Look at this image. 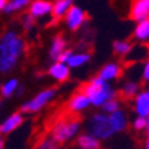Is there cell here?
Listing matches in <instances>:
<instances>
[{
  "instance_id": "1",
  "label": "cell",
  "mask_w": 149,
  "mask_h": 149,
  "mask_svg": "<svg viewBox=\"0 0 149 149\" xmlns=\"http://www.w3.org/2000/svg\"><path fill=\"white\" fill-rule=\"evenodd\" d=\"M26 52V41L17 30L0 34V74H10L18 67Z\"/></svg>"
},
{
  "instance_id": "2",
  "label": "cell",
  "mask_w": 149,
  "mask_h": 149,
  "mask_svg": "<svg viewBox=\"0 0 149 149\" xmlns=\"http://www.w3.org/2000/svg\"><path fill=\"white\" fill-rule=\"evenodd\" d=\"M86 95V97L89 99V103L93 107L100 108L103 103H105L107 100L116 97V91L109 82H105L103 79H100L97 75L93 77L92 79L86 82L81 89Z\"/></svg>"
},
{
  "instance_id": "3",
  "label": "cell",
  "mask_w": 149,
  "mask_h": 149,
  "mask_svg": "<svg viewBox=\"0 0 149 149\" xmlns=\"http://www.w3.org/2000/svg\"><path fill=\"white\" fill-rule=\"evenodd\" d=\"M86 133L97 138L99 141H108L115 136V131L109 125L108 115L104 112H95L86 122Z\"/></svg>"
},
{
  "instance_id": "4",
  "label": "cell",
  "mask_w": 149,
  "mask_h": 149,
  "mask_svg": "<svg viewBox=\"0 0 149 149\" xmlns=\"http://www.w3.org/2000/svg\"><path fill=\"white\" fill-rule=\"evenodd\" d=\"M58 95V89L55 86H51V88H47V89H42L38 93L33 96L32 99L26 100L21 104V109L19 112L21 113H37L42 111L48 104H51L55 100Z\"/></svg>"
},
{
  "instance_id": "5",
  "label": "cell",
  "mask_w": 149,
  "mask_h": 149,
  "mask_svg": "<svg viewBox=\"0 0 149 149\" xmlns=\"http://www.w3.org/2000/svg\"><path fill=\"white\" fill-rule=\"evenodd\" d=\"M81 130V122L78 119H64V120H59L51 130V138L56 141L59 145L66 144L68 141L79 134Z\"/></svg>"
},
{
  "instance_id": "6",
  "label": "cell",
  "mask_w": 149,
  "mask_h": 149,
  "mask_svg": "<svg viewBox=\"0 0 149 149\" xmlns=\"http://www.w3.org/2000/svg\"><path fill=\"white\" fill-rule=\"evenodd\" d=\"M63 19L64 23H66V27L70 32H77L78 29H81L88 21V14L82 7L72 4L70 7V10L67 11V14L64 15Z\"/></svg>"
},
{
  "instance_id": "7",
  "label": "cell",
  "mask_w": 149,
  "mask_h": 149,
  "mask_svg": "<svg viewBox=\"0 0 149 149\" xmlns=\"http://www.w3.org/2000/svg\"><path fill=\"white\" fill-rule=\"evenodd\" d=\"M52 11V1L49 0H30L27 6V14L36 19L49 17Z\"/></svg>"
},
{
  "instance_id": "8",
  "label": "cell",
  "mask_w": 149,
  "mask_h": 149,
  "mask_svg": "<svg viewBox=\"0 0 149 149\" xmlns=\"http://www.w3.org/2000/svg\"><path fill=\"white\" fill-rule=\"evenodd\" d=\"M129 17L134 22H140L149 17V0H131Z\"/></svg>"
},
{
  "instance_id": "9",
  "label": "cell",
  "mask_w": 149,
  "mask_h": 149,
  "mask_svg": "<svg viewBox=\"0 0 149 149\" xmlns=\"http://www.w3.org/2000/svg\"><path fill=\"white\" fill-rule=\"evenodd\" d=\"M25 122V116L21 112H13L11 115L6 118L3 122H0V136H7L11 134L15 130H18L19 127Z\"/></svg>"
},
{
  "instance_id": "10",
  "label": "cell",
  "mask_w": 149,
  "mask_h": 149,
  "mask_svg": "<svg viewBox=\"0 0 149 149\" xmlns=\"http://www.w3.org/2000/svg\"><path fill=\"white\" fill-rule=\"evenodd\" d=\"M122 72H123V68L120 66V63H118V62H108V63H105L99 70L97 77L105 82H112V81H116L118 78H120Z\"/></svg>"
},
{
  "instance_id": "11",
  "label": "cell",
  "mask_w": 149,
  "mask_h": 149,
  "mask_svg": "<svg viewBox=\"0 0 149 149\" xmlns=\"http://www.w3.org/2000/svg\"><path fill=\"white\" fill-rule=\"evenodd\" d=\"M48 75H49L54 81L62 84V82H66L70 79V75H71V68L68 67L66 63H62V62H52L49 67H48Z\"/></svg>"
},
{
  "instance_id": "12",
  "label": "cell",
  "mask_w": 149,
  "mask_h": 149,
  "mask_svg": "<svg viewBox=\"0 0 149 149\" xmlns=\"http://www.w3.org/2000/svg\"><path fill=\"white\" fill-rule=\"evenodd\" d=\"M89 107H91L89 99L86 97V95L82 91L75 92L67 101V109L72 113H81L86 111Z\"/></svg>"
},
{
  "instance_id": "13",
  "label": "cell",
  "mask_w": 149,
  "mask_h": 149,
  "mask_svg": "<svg viewBox=\"0 0 149 149\" xmlns=\"http://www.w3.org/2000/svg\"><path fill=\"white\" fill-rule=\"evenodd\" d=\"M133 111L137 116H149V91H140L133 97Z\"/></svg>"
},
{
  "instance_id": "14",
  "label": "cell",
  "mask_w": 149,
  "mask_h": 149,
  "mask_svg": "<svg viewBox=\"0 0 149 149\" xmlns=\"http://www.w3.org/2000/svg\"><path fill=\"white\" fill-rule=\"evenodd\" d=\"M108 120H109L111 127H112V130L115 131V134L123 133V131L127 129V126H129L127 112L122 108L113 111L112 113H108Z\"/></svg>"
},
{
  "instance_id": "15",
  "label": "cell",
  "mask_w": 149,
  "mask_h": 149,
  "mask_svg": "<svg viewBox=\"0 0 149 149\" xmlns=\"http://www.w3.org/2000/svg\"><path fill=\"white\" fill-rule=\"evenodd\" d=\"M67 49V40L64 38L62 34H56V36L51 40L49 51H48V56L52 62L59 60L60 55Z\"/></svg>"
},
{
  "instance_id": "16",
  "label": "cell",
  "mask_w": 149,
  "mask_h": 149,
  "mask_svg": "<svg viewBox=\"0 0 149 149\" xmlns=\"http://www.w3.org/2000/svg\"><path fill=\"white\" fill-rule=\"evenodd\" d=\"M91 54H88V52H84V51H79V52H75V51H72L71 55H70V58L67 59V64L70 68H81L84 66L91 62Z\"/></svg>"
},
{
  "instance_id": "17",
  "label": "cell",
  "mask_w": 149,
  "mask_h": 149,
  "mask_svg": "<svg viewBox=\"0 0 149 149\" xmlns=\"http://www.w3.org/2000/svg\"><path fill=\"white\" fill-rule=\"evenodd\" d=\"M77 146L79 149H101V141L91 136L89 133H82L77 137Z\"/></svg>"
},
{
  "instance_id": "18",
  "label": "cell",
  "mask_w": 149,
  "mask_h": 149,
  "mask_svg": "<svg viewBox=\"0 0 149 149\" xmlns=\"http://www.w3.org/2000/svg\"><path fill=\"white\" fill-rule=\"evenodd\" d=\"M72 4H74V0H55L52 1L51 15L54 17V19H63Z\"/></svg>"
},
{
  "instance_id": "19",
  "label": "cell",
  "mask_w": 149,
  "mask_h": 149,
  "mask_svg": "<svg viewBox=\"0 0 149 149\" xmlns=\"http://www.w3.org/2000/svg\"><path fill=\"white\" fill-rule=\"evenodd\" d=\"M29 3H30V0H7L3 13L7 14V15H14V14L22 13V11L27 10Z\"/></svg>"
},
{
  "instance_id": "20",
  "label": "cell",
  "mask_w": 149,
  "mask_h": 149,
  "mask_svg": "<svg viewBox=\"0 0 149 149\" xmlns=\"http://www.w3.org/2000/svg\"><path fill=\"white\" fill-rule=\"evenodd\" d=\"M19 84L18 78H8L7 81H4L3 84H0V96L4 99H10L15 95V92L18 89Z\"/></svg>"
},
{
  "instance_id": "21",
  "label": "cell",
  "mask_w": 149,
  "mask_h": 149,
  "mask_svg": "<svg viewBox=\"0 0 149 149\" xmlns=\"http://www.w3.org/2000/svg\"><path fill=\"white\" fill-rule=\"evenodd\" d=\"M133 38L140 42H145L149 40V19L137 22L134 32H133Z\"/></svg>"
},
{
  "instance_id": "22",
  "label": "cell",
  "mask_w": 149,
  "mask_h": 149,
  "mask_svg": "<svg viewBox=\"0 0 149 149\" xmlns=\"http://www.w3.org/2000/svg\"><path fill=\"white\" fill-rule=\"evenodd\" d=\"M112 49L116 56L126 58V56H129V55L131 54V51H133V44H131L129 40H116V41H113Z\"/></svg>"
},
{
  "instance_id": "23",
  "label": "cell",
  "mask_w": 149,
  "mask_h": 149,
  "mask_svg": "<svg viewBox=\"0 0 149 149\" xmlns=\"http://www.w3.org/2000/svg\"><path fill=\"white\" fill-rule=\"evenodd\" d=\"M141 91V85L140 82L134 81V79H129L122 85V89H120V95L125 99H133L134 96Z\"/></svg>"
},
{
  "instance_id": "24",
  "label": "cell",
  "mask_w": 149,
  "mask_h": 149,
  "mask_svg": "<svg viewBox=\"0 0 149 149\" xmlns=\"http://www.w3.org/2000/svg\"><path fill=\"white\" fill-rule=\"evenodd\" d=\"M101 108V112L104 113H112L113 111H116V109L120 108V100L118 99V97H112V99L107 100L105 103H103V105L100 107Z\"/></svg>"
},
{
  "instance_id": "25",
  "label": "cell",
  "mask_w": 149,
  "mask_h": 149,
  "mask_svg": "<svg viewBox=\"0 0 149 149\" xmlns=\"http://www.w3.org/2000/svg\"><path fill=\"white\" fill-rule=\"evenodd\" d=\"M21 25H22L23 30L29 33L36 27V19L33 18V17H30L29 14H23L22 18H21Z\"/></svg>"
},
{
  "instance_id": "26",
  "label": "cell",
  "mask_w": 149,
  "mask_h": 149,
  "mask_svg": "<svg viewBox=\"0 0 149 149\" xmlns=\"http://www.w3.org/2000/svg\"><path fill=\"white\" fill-rule=\"evenodd\" d=\"M131 126L136 131H142V130H148L149 127V119L148 118H142V116H136L133 119V123Z\"/></svg>"
},
{
  "instance_id": "27",
  "label": "cell",
  "mask_w": 149,
  "mask_h": 149,
  "mask_svg": "<svg viewBox=\"0 0 149 149\" xmlns=\"http://www.w3.org/2000/svg\"><path fill=\"white\" fill-rule=\"evenodd\" d=\"M34 149H60V148H59V144L56 141H54L51 137H45L36 145Z\"/></svg>"
},
{
  "instance_id": "28",
  "label": "cell",
  "mask_w": 149,
  "mask_h": 149,
  "mask_svg": "<svg viewBox=\"0 0 149 149\" xmlns=\"http://www.w3.org/2000/svg\"><path fill=\"white\" fill-rule=\"evenodd\" d=\"M141 79L144 84L149 81V62L146 60L144 64H142V71H141Z\"/></svg>"
},
{
  "instance_id": "29",
  "label": "cell",
  "mask_w": 149,
  "mask_h": 149,
  "mask_svg": "<svg viewBox=\"0 0 149 149\" xmlns=\"http://www.w3.org/2000/svg\"><path fill=\"white\" fill-rule=\"evenodd\" d=\"M23 93H25V89H23L22 85H19L18 89H17V92H15V95L18 96V97H21V96H23Z\"/></svg>"
},
{
  "instance_id": "30",
  "label": "cell",
  "mask_w": 149,
  "mask_h": 149,
  "mask_svg": "<svg viewBox=\"0 0 149 149\" xmlns=\"http://www.w3.org/2000/svg\"><path fill=\"white\" fill-rule=\"evenodd\" d=\"M6 3H7V0H0V13H3V10H4Z\"/></svg>"
},
{
  "instance_id": "31",
  "label": "cell",
  "mask_w": 149,
  "mask_h": 149,
  "mask_svg": "<svg viewBox=\"0 0 149 149\" xmlns=\"http://www.w3.org/2000/svg\"><path fill=\"white\" fill-rule=\"evenodd\" d=\"M0 149H4V138H3V136H0Z\"/></svg>"
},
{
  "instance_id": "32",
  "label": "cell",
  "mask_w": 149,
  "mask_h": 149,
  "mask_svg": "<svg viewBox=\"0 0 149 149\" xmlns=\"http://www.w3.org/2000/svg\"><path fill=\"white\" fill-rule=\"evenodd\" d=\"M145 149H149V144L146 142V145H145Z\"/></svg>"
},
{
  "instance_id": "33",
  "label": "cell",
  "mask_w": 149,
  "mask_h": 149,
  "mask_svg": "<svg viewBox=\"0 0 149 149\" xmlns=\"http://www.w3.org/2000/svg\"><path fill=\"white\" fill-rule=\"evenodd\" d=\"M0 109H1V100H0Z\"/></svg>"
},
{
  "instance_id": "34",
  "label": "cell",
  "mask_w": 149,
  "mask_h": 149,
  "mask_svg": "<svg viewBox=\"0 0 149 149\" xmlns=\"http://www.w3.org/2000/svg\"><path fill=\"white\" fill-rule=\"evenodd\" d=\"M0 84H1V82H0Z\"/></svg>"
}]
</instances>
